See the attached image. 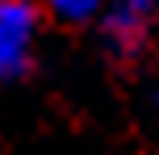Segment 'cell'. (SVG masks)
Returning a JSON list of instances; mask_svg holds the SVG:
<instances>
[{"mask_svg":"<svg viewBox=\"0 0 159 155\" xmlns=\"http://www.w3.org/2000/svg\"><path fill=\"white\" fill-rule=\"evenodd\" d=\"M38 42V8L30 0H0V84L25 75Z\"/></svg>","mask_w":159,"mask_h":155,"instance_id":"obj_1","label":"cell"},{"mask_svg":"<svg viewBox=\"0 0 159 155\" xmlns=\"http://www.w3.org/2000/svg\"><path fill=\"white\" fill-rule=\"evenodd\" d=\"M42 4H46L50 13L59 17V21L80 25V21H92V17L105 8V0H42Z\"/></svg>","mask_w":159,"mask_h":155,"instance_id":"obj_3","label":"cell"},{"mask_svg":"<svg viewBox=\"0 0 159 155\" xmlns=\"http://www.w3.org/2000/svg\"><path fill=\"white\" fill-rule=\"evenodd\" d=\"M155 25V0H105L101 30L117 55H138Z\"/></svg>","mask_w":159,"mask_h":155,"instance_id":"obj_2","label":"cell"}]
</instances>
